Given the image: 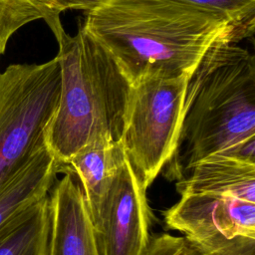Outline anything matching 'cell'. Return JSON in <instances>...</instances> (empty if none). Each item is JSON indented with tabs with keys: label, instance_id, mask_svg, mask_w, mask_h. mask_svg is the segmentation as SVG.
<instances>
[{
	"label": "cell",
	"instance_id": "cell-1",
	"mask_svg": "<svg viewBox=\"0 0 255 255\" xmlns=\"http://www.w3.org/2000/svg\"><path fill=\"white\" fill-rule=\"evenodd\" d=\"M81 28L114 60L128 83L190 75L221 37L241 39L224 16L176 0H100Z\"/></svg>",
	"mask_w": 255,
	"mask_h": 255
},
{
	"label": "cell",
	"instance_id": "cell-2",
	"mask_svg": "<svg viewBox=\"0 0 255 255\" xmlns=\"http://www.w3.org/2000/svg\"><path fill=\"white\" fill-rule=\"evenodd\" d=\"M186 168L213 155L255 162V59L231 37H221L190 74L178 149Z\"/></svg>",
	"mask_w": 255,
	"mask_h": 255
},
{
	"label": "cell",
	"instance_id": "cell-3",
	"mask_svg": "<svg viewBox=\"0 0 255 255\" xmlns=\"http://www.w3.org/2000/svg\"><path fill=\"white\" fill-rule=\"evenodd\" d=\"M61 90L46 128V143L60 167L83 146L120 140L129 84L109 54L81 27L56 36Z\"/></svg>",
	"mask_w": 255,
	"mask_h": 255
},
{
	"label": "cell",
	"instance_id": "cell-4",
	"mask_svg": "<svg viewBox=\"0 0 255 255\" xmlns=\"http://www.w3.org/2000/svg\"><path fill=\"white\" fill-rule=\"evenodd\" d=\"M57 57L42 64H13L0 72V189L46 143L59 103Z\"/></svg>",
	"mask_w": 255,
	"mask_h": 255
},
{
	"label": "cell",
	"instance_id": "cell-5",
	"mask_svg": "<svg viewBox=\"0 0 255 255\" xmlns=\"http://www.w3.org/2000/svg\"><path fill=\"white\" fill-rule=\"evenodd\" d=\"M189 76H151L129 86L120 140L145 188L177 153Z\"/></svg>",
	"mask_w": 255,
	"mask_h": 255
},
{
	"label": "cell",
	"instance_id": "cell-6",
	"mask_svg": "<svg viewBox=\"0 0 255 255\" xmlns=\"http://www.w3.org/2000/svg\"><path fill=\"white\" fill-rule=\"evenodd\" d=\"M163 218L204 255H255L253 202L224 195H180Z\"/></svg>",
	"mask_w": 255,
	"mask_h": 255
},
{
	"label": "cell",
	"instance_id": "cell-7",
	"mask_svg": "<svg viewBox=\"0 0 255 255\" xmlns=\"http://www.w3.org/2000/svg\"><path fill=\"white\" fill-rule=\"evenodd\" d=\"M100 255H142L149 241L146 188L128 158L121 165L93 222Z\"/></svg>",
	"mask_w": 255,
	"mask_h": 255
},
{
	"label": "cell",
	"instance_id": "cell-8",
	"mask_svg": "<svg viewBox=\"0 0 255 255\" xmlns=\"http://www.w3.org/2000/svg\"><path fill=\"white\" fill-rule=\"evenodd\" d=\"M64 176L49 192L48 255H100L93 221L79 181L63 168Z\"/></svg>",
	"mask_w": 255,
	"mask_h": 255
},
{
	"label": "cell",
	"instance_id": "cell-9",
	"mask_svg": "<svg viewBox=\"0 0 255 255\" xmlns=\"http://www.w3.org/2000/svg\"><path fill=\"white\" fill-rule=\"evenodd\" d=\"M177 183L180 195L213 194L255 203V162L232 156H209Z\"/></svg>",
	"mask_w": 255,
	"mask_h": 255
},
{
	"label": "cell",
	"instance_id": "cell-10",
	"mask_svg": "<svg viewBox=\"0 0 255 255\" xmlns=\"http://www.w3.org/2000/svg\"><path fill=\"white\" fill-rule=\"evenodd\" d=\"M127 155L121 140L99 139L76 152L60 170L66 168L77 176L94 222L109 189Z\"/></svg>",
	"mask_w": 255,
	"mask_h": 255
},
{
	"label": "cell",
	"instance_id": "cell-11",
	"mask_svg": "<svg viewBox=\"0 0 255 255\" xmlns=\"http://www.w3.org/2000/svg\"><path fill=\"white\" fill-rule=\"evenodd\" d=\"M59 164L46 144L0 189V228L17 213L47 196Z\"/></svg>",
	"mask_w": 255,
	"mask_h": 255
},
{
	"label": "cell",
	"instance_id": "cell-12",
	"mask_svg": "<svg viewBox=\"0 0 255 255\" xmlns=\"http://www.w3.org/2000/svg\"><path fill=\"white\" fill-rule=\"evenodd\" d=\"M49 194L0 228V255H48Z\"/></svg>",
	"mask_w": 255,
	"mask_h": 255
},
{
	"label": "cell",
	"instance_id": "cell-13",
	"mask_svg": "<svg viewBox=\"0 0 255 255\" xmlns=\"http://www.w3.org/2000/svg\"><path fill=\"white\" fill-rule=\"evenodd\" d=\"M94 0H0V56L12 35L24 25L43 19L55 37L64 28L60 14L66 10L88 11Z\"/></svg>",
	"mask_w": 255,
	"mask_h": 255
},
{
	"label": "cell",
	"instance_id": "cell-14",
	"mask_svg": "<svg viewBox=\"0 0 255 255\" xmlns=\"http://www.w3.org/2000/svg\"><path fill=\"white\" fill-rule=\"evenodd\" d=\"M220 14L228 19L240 39L253 36L255 0H176Z\"/></svg>",
	"mask_w": 255,
	"mask_h": 255
},
{
	"label": "cell",
	"instance_id": "cell-15",
	"mask_svg": "<svg viewBox=\"0 0 255 255\" xmlns=\"http://www.w3.org/2000/svg\"><path fill=\"white\" fill-rule=\"evenodd\" d=\"M142 255H204L183 236L169 233L155 234L149 238Z\"/></svg>",
	"mask_w": 255,
	"mask_h": 255
}]
</instances>
